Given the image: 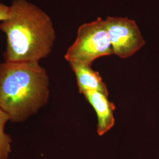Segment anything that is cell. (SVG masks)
Here are the masks:
<instances>
[{"label": "cell", "instance_id": "cell-1", "mask_svg": "<svg viewBox=\"0 0 159 159\" xmlns=\"http://www.w3.org/2000/svg\"><path fill=\"white\" fill-rule=\"evenodd\" d=\"M8 18L0 24L7 37L6 62L37 61L47 57L56 40L51 18L26 0H14Z\"/></svg>", "mask_w": 159, "mask_h": 159}, {"label": "cell", "instance_id": "cell-2", "mask_svg": "<svg viewBox=\"0 0 159 159\" xmlns=\"http://www.w3.org/2000/svg\"><path fill=\"white\" fill-rule=\"evenodd\" d=\"M49 78L37 61L0 64V108L14 123L37 113L48 102Z\"/></svg>", "mask_w": 159, "mask_h": 159}, {"label": "cell", "instance_id": "cell-3", "mask_svg": "<svg viewBox=\"0 0 159 159\" xmlns=\"http://www.w3.org/2000/svg\"><path fill=\"white\" fill-rule=\"evenodd\" d=\"M113 54L104 20L98 17L91 23L80 26L76 39L64 57L68 62L76 61L91 66L97 58Z\"/></svg>", "mask_w": 159, "mask_h": 159}, {"label": "cell", "instance_id": "cell-4", "mask_svg": "<svg viewBox=\"0 0 159 159\" xmlns=\"http://www.w3.org/2000/svg\"><path fill=\"white\" fill-rule=\"evenodd\" d=\"M104 22L113 53L117 56L129 58L145 45L142 33L133 20L110 16Z\"/></svg>", "mask_w": 159, "mask_h": 159}, {"label": "cell", "instance_id": "cell-5", "mask_svg": "<svg viewBox=\"0 0 159 159\" xmlns=\"http://www.w3.org/2000/svg\"><path fill=\"white\" fill-rule=\"evenodd\" d=\"M83 95L96 112L98 119L97 131L99 136H102L114 125V104L110 102L108 96L100 91H85Z\"/></svg>", "mask_w": 159, "mask_h": 159}, {"label": "cell", "instance_id": "cell-6", "mask_svg": "<svg viewBox=\"0 0 159 159\" xmlns=\"http://www.w3.org/2000/svg\"><path fill=\"white\" fill-rule=\"evenodd\" d=\"M69 64L75 75L80 93L97 91L108 96L107 85L100 73L91 68V66L76 61H70Z\"/></svg>", "mask_w": 159, "mask_h": 159}, {"label": "cell", "instance_id": "cell-7", "mask_svg": "<svg viewBox=\"0 0 159 159\" xmlns=\"http://www.w3.org/2000/svg\"><path fill=\"white\" fill-rule=\"evenodd\" d=\"M9 120L8 114L0 108V159H8L11 152V138L4 131Z\"/></svg>", "mask_w": 159, "mask_h": 159}, {"label": "cell", "instance_id": "cell-8", "mask_svg": "<svg viewBox=\"0 0 159 159\" xmlns=\"http://www.w3.org/2000/svg\"><path fill=\"white\" fill-rule=\"evenodd\" d=\"M10 7L0 2V21L6 20L10 16Z\"/></svg>", "mask_w": 159, "mask_h": 159}]
</instances>
